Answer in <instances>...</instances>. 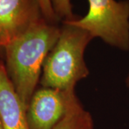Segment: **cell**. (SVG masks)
I'll return each mask as SVG.
<instances>
[{
  "mask_svg": "<svg viewBox=\"0 0 129 129\" xmlns=\"http://www.w3.org/2000/svg\"><path fill=\"white\" fill-rule=\"evenodd\" d=\"M92 39L87 31L64 22L57 42L43 64L42 87L75 90L77 83L89 75L84 54Z\"/></svg>",
  "mask_w": 129,
  "mask_h": 129,
  "instance_id": "cell-2",
  "label": "cell"
},
{
  "mask_svg": "<svg viewBox=\"0 0 129 129\" xmlns=\"http://www.w3.org/2000/svg\"><path fill=\"white\" fill-rule=\"evenodd\" d=\"M44 18L37 0H0V46Z\"/></svg>",
  "mask_w": 129,
  "mask_h": 129,
  "instance_id": "cell-5",
  "label": "cell"
},
{
  "mask_svg": "<svg viewBox=\"0 0 129 129\" xmlns=\"http://www.w3.org/2000/svg\"><path fill=\"white\" fill-rule=\"evenodd\" d=\"M0 118L4 129H29L27 108L16 92L6 68L1 63Z\"/></svg>",
  "mask_w": 129,
  "mask_h": 129,
  "instance_id": "cell-6",
  "label": "cell"
},
{
  "mask_svg": "<svg viewBox=\"0 0 129 129\" xmlns=\"http://www.w3.org/2000/svg\"><path fill=\"white\" fill-rule=\"evenodd\" d=\"M60 35V28L42 18L5 47L7 72L27 110L43 64Z\"/></svg>",
  "mask_w": 129,
  "mask_h": 129,
  "instance_id": "cell-1",
  "label": "cell"
},
{
  "mask_svg": "<svg viewBox=\"0 0 129 129\" xmlns=\"http://www.w3.org/2000/svg\"><path fill=\"white\" fill-rule=\"evenodd\" d=\"M90 113L85 111L76 95L72 98L66 114L53 129H93Z\"/></svg>",
  "mask_w": 129,
  "mask_h": 129,
  "instance_id": "cell-7",
  "label": "cell"
},
{
  "mask_svg": "<svg viewBox=\"0 0 129 129\" xmlns=\"http://www.w3.org/2000/svg\"><path fill=\"white\" fill-rule=\"evenodd\" d=\"M52 8L58 19H64V21L75 19L73 14L70 0H50Z\"/></svg>",
  "mask_w": 129,
  "mask_h": 129,
  "instance_id": "cell-8",
  "label": "cell"
},
{
  "mask_svg": "<svg viewBox=\"0 0 129 129\" xmlns=\"http://www.w3.org/2000/svg\"><path fill=\"white\" fill-rule=\"evenodd\" d=\"M0 129H4V128H3V125H2V120H1V118H0Z\"/></svg>",
  "mask_w": 129,
  "mask_h": 129,
  "instance_id": "cell-11",
  "label": "cell"
},
{
  "mask_svg": "<svg viewBox=\"0 0 129 129\" xmlns=\"http://www.w3.org/2000/svg\"><path fill=\"white\" fill-rule=\"evenodd\" d=\"M89 10L84 17L68 22L83 29L93 38L120 50H129V1L88 0Z\"/></svg>",
  "mask_w": 129,
  "mask_h": 129,
  "instance_id": "cell-3",
  "label": "cell"
},
{
  "mask_svg": "<svg viewBox=\"0 0 129 129\" xmlns=\"http://www.w3.org/2000/svg\"><path fill=\"white\" fill-rule=\"evenodd\" d=\"M125 83H126L127 87L129 88V73L128 75V76H127V78H126V80H125Z\"/></svg>",
  "mask_w": 129,
  "mask_h": 129,
  "instance_id": "cell-10",
  "label": "cell"
},
{
  "mask_svg": "<svg viewBox=\"0 0 129 129\" xmlns=\"http://www.w3.org/2000/svg\"><path fill=\"white\" fill-rule=\"evenodd\" d=\"M41 9L43 17L49 23H54L59 20L58 17L54 12L50 0H37Z\"/></svg>",
  "mask_w": 129,
  "mask_h": 129,
  "instance_id": "cell-9",
  "label": "cell"
},
{
  "mask_svg": "<svg viewBox=\"0 0 129 129\" xmlns=\"http://www.w3.org/2000/svg\"><path fill=\"white\" fill-rule=\"evenodd\" d=\"M75 90L43 88L34 92L27 110L29 129H53L66 114Z\"/></svg>",
  "mask_w": 129,
  "mask_h": 129,
  "instance_id": "cell-4",
  "label": "cell"
}]
</instances>
